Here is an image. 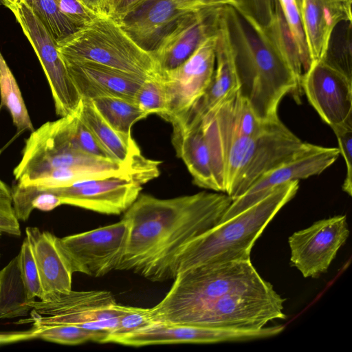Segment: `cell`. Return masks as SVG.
I'll list each match as a JSON object with an SVG mask.
<instances>
[{
    "mask_svg": "<svg viewBox=\"0 0 352 352\" xmlns=\"http://www.w3.org/2000/svg\"><path fill=\"white\" fill-rule=\"evenodd\" d=\"M232 201L223 192L202 191L170 199L140 194L124 213L131 230L116 270L132 271L151 281L169 279L177 253L217 226Z\"/></svg>",
    "mask_w": 352,
    "mask_h": 352,
    "instance_id": "cell-1",
    "label": "cell"
},
{
    "mask_svg": "<svg viewBox=\"0 0 352 352\" xmlns=\"http://www.w3.org/2000/svg\"><path fill=\"white\" fill-rule=\"evenodd\" d=\"M77 111L49 121L25 139L20 162L13 170L16 184L48 188L94 177L132 175L146 179V170L83 153L78 148L75 131Z\"/></svg>",
    "mask_w": 352,
    "mask_h": 352,
    "instance_id": "cell-2",
    "label": "cell"
},
{
    "mask_svg": "<svg viewBox=\"0 0 352 352\" xmlns=\"http://www.w3.org/2000/svg\"><path fill=\"white\" fill-rule=\"evenodd\" d=\"M219 192L232 200L263 174L293 155L304 142L280 120L252 136L234 133L212 109L201 116Z\"/></svg>",
    "mask_w": 352,
    "mask_h": 352,
    "instance_id": "cell-3",
    "label": "cell"
},
{
    "mask_svg": "<svg viewBox=\"0 0 352 352\" xmlns=\"http://www.w3.org/2000/svg\"><path fill=\"white\" fill-rule=\"evenodd\" d=\"M223 12L232 45L239 95L260 119H278L282 99L301 90L296 76L272 47L263 25L230 6L223 7Z\"/></svg>",
    "mask_w": 352,
    "mask_h": 352,
    "instance_id": "cell-4",
    "label": "cell"
},
{
    "mask_svg": "<svg viewBox=\"0 0 352 352\" xmlns=\"http://www.w3.org/2000/svg\"><path fill=\"white\" fill-rule=\"evenodd\" d=\"M298 189V180L284 184L254 206L187 243L171 262L169 279L201 265L250 261L256 239Z\"/></svg>",
    "mask_w": 352,
    "mask_h": 352,
    "instance_id": "cell-5",
    "label": "cell"
},
{
    "mask_svg": "<svg viewBox=\"0 0 352 352\" xmlns=\"http://www.w3.org/2000/svg\"><path fill=\"white\" fill-rule=\"evenodd\" d=\"M173 279L164 298L150 308L153 322L188 324L208 305L225 295L274 289L250 260L201 265L177 274Z\"/></svg>",
    "mask_w": 352,
    "mask_h": 352,
    "instance_id": "cell-6",
    "label": "cell"
},
{
    "mask_svg": "<svg viewBox=\"0 0 352 352\" xmlns=\"http://www.w3.org/2000/svg\"><path fill=\"white\" fill-rule=\"evenodd\" d=\"M57 48L65 58L97 63L144 79L160 76L152 52L109 15L95 17Z\"/></svg>",
    "mask_w": 352,
    "mask_h": 352,
    "instance_id": "cell-7",
    "label": "cell"
},
{
    "mask_svg": "<svg viewBox=\"0 0 352 352\" xmlns=\"http://www.w3.org/2000/svg\"><path fill=\"white\" fill-rule=\"evenodd\" d=\"M30 307V318L19 322L32 324L37 329L68 324L108 333L116 327L126 307L106 290H72L50 300H34Z\"/></svg>",
    "mask_w": 352,
    "mask_h": 352,
    "instance_id": "cell-8",
    "label": "cell"
},
{
    "mask_svg": "<svg viewBox=\"0 0 352 352\" xmlns=\"http://www.w3.org/2000/svg\"><path fill=\"white\" fill-rule=\"evenodd\" d=\"M7 8L14 14L41 64L52 91L56 113L60 117L75 113L81 97L52 37L22 0L9 4Z\"/></svg>",
    "mask_w": 352,
    "mask_h": 352,
    "instance_id": "cell-9",
    "label": "cell"
},
{
    "mask_svg": "<svg viewBox=\"0 0 352 352\" xmlns=\"http://www.w3.org/2000/svg\"><path fill=\"white\" fill-rule=\"evenodd\" d=\"M131 221L114 223L60 238L74 272L102 276L117 269L125 252Z\"/></svg>",
    "mask_w": 352,
    "mask_h": 352,
    "instance_id": "cell-10",
    "label": "cell"
},
{
    "mask_svg": "<svg viewBox=\"0 0 352 352\" xmlns=\"http://www.w3.org/2000/svg\"><path fill=\"white\" fill-rule=\"evenodd\" d=\"M339 154L337 148L304 142L289 159L263 174L242 195L232 200L219 223L254 206L284 184L320 174L336 161Z\"/></svg>",
    "mask_w": 352,
    "mask_h": 352,
    "instance_id": "cell-11",
    "label": "cell"
},
{
    "mask_svg": "<svg viewBox=\"0 0 352 352\" xmlns=\"http://www.w3.org/2000/svg\"><path fill=\"white\" fill-rule=\"evenodd\" d=\"M140 178L132 175H118L84 179L68 185L36 188L50 192L66 204L105 214L124 212L140 195Z\"/></svg>",
    "mask_w": 352,
    "mask_h": 352,
    "instance_id": "cell-12",
    "label": "cell"
},
{
    "mask_svg": "<svg viewBox=\"0 0 352 352\" xmlns=\"http://www.w3.org/2000/svg\"><path fill=\"white\" fill-rule=\"evenodd\" d=\"M283 325L259 329L216 328L190 324L153 322L117 339L114 343L130 346L170 344H211L248 341L276 336Z\"/></svg>",
    "mask_w": 352,
    "mask_h": 352,
    "instance_id": "cell-13",
    "label": "cell"
},
{
    "mask_svg": "<svg viewBox=\"0 0 352 352\" xmlns=\"http://www.w3.org/2000/svg\"><path fill=\"white\" fill-rule=\"evenodd\" d=\"M217 30V29H216ZM217 32L206 37L180 65L160 74L168 121L188 110L205 93L215 69Z\"/></svg>",
    "mask_w": 352,
    "mask_h": 352,
    "instance_id": "cell-14",
    "label": "cell"
},
{
    "mask_svg": "<svg viewBox=\"0 0 352 352\" xmlns=\"http://www.w3.org/2000/svg\"><path fill=\"white\" fill-rule=\"evenodd\" d=\"M349 230L346 215L319 220L289 237L290 262L305 278H316L327 271Z\"/></svg>",
    "mask_w": 352,
    "mask_h": 352,
    "instance_id": "cell-15",
    "label": "cell"
},
{
    "mask_svg": "<svg viewBox=\"0 0 352 352\" xmlns=\"http://www.w3.org/2000/svg\"><path fill=\"white\" fill-rule=\"evenodd\" d=\"M226 6V0H155L141 6L120 24L139 45L152 52L186 16Z\"/></svg>",
    "mask_w": 352,
    "mask_h": 352,
    "instance_id": "cell-16",
    "label": "cell"
},
{
    "mask_svg": "<svg viewBox=\"0 0 352 352\" xmlns=\"http://www.w3.org/2000/svg\"><path fill=\"white\" fill-rule=\"evenodd\" d=\"M311 106L331 127L352 121V80L323 60L313 63L300 82Z\"/></svg>",
    "mask_w": 352,
    "mask_h": 352,
    "instance_id": "cell-17",
    "label": "cell"
},
{
    "mask_svg": "<svg viewBox=\"0 0 352 352\" xmlns=\"http://www.w3.org/2000/svg\"><path fill=\"white\" fill-rule=\"evenodd\" d=\"M172 143L177 156L186 164L193 183L219 192L209 144L201 118L188 111L173 117Z\"/></svg>",
    "mask_w": 352,
    "mask_h": 352,
    "instance_id": "cell-18",
    "label": "cell"
},
{
    "mask_svg": "<svg viewBox=\"0 0 352 352\" xmlns=\"http://www.w3.org/2000/svg\"><path fill=\"white\" fill-rule=\"evenodd\" d=\"M221 8L186 16L162 38L151 52L160 74L183 63L206 37L216 32Z\"/></svg>",
    "mask_w": 352,
    "mask_h": 352,
    "instance_id": "cell-19",
    "label": "cell"
},
{
    "mask_svg": "<svg viewBox=\"0 0 352 352\" xmlns=\"http://www.w3.org/2000/svg\"><path fill=\"white\" fill-rule=\"evenodd\" d=\"M42 289L41 300H50L72 289L74 273L60 238L36 227L25 228Z\"/></svg>",
    "mask_w": 352,
    "mask_h": 352,
    "instance_id": "cell-20",
    "label": "cell"
},
{
    "mask_svg": "<svg viewBox=\"0 0 352 352\" xmlns=\"http://www.w3.org/2000/svg\"><path fill=\"white\" fill-rule=\"evenodd\" d=\"M61 58L81 99L113 96L133 100L146 80L97 63Z\"/></svg>",
    "mask_w": 352,
    "mask_h": 352,
    "instance_id": "cell-21",
    "label": "cell"
},
{
    "mask_svg": "<svg viewBox=\"0 0 352 352\" xmlns=\"http://www.w3.org/2000/svg\"><path fill=\"white\" fill-rule=\"evenodd\" d=\"M352 0H302L298 5L311 64L323 59L336 28L351 22Z\"/></svg>",
    "mask_w": 352,
    "mask_h": 352,
    "instance_id": "cell-22",
    "label": "cell"
},
{
    "mask_svg": "<svg viewBox=\"0 0 352 352\" xmlns=\"http://www.w3.org/2000/svg\"><path fill=\"white\" fill-rule=\"evenodd\" d=\"M78 113L111 160L142 169H159L161 162L144 157L131 135L113 129L98 113L91 100L81 99Z\"/></svg>",
    "mask_w": 352,
    "mask_h": 352,
    "instance_id": "cell-23",
    "label": "cell"
},
{
    "mask_svg": "<svg viewBox=\"0 0 352 352\" xmlns=\"http://www.w3.org/2000/svg\"><path fill=\"white\" fill-rule=\"evenodd\" d=\"M29 300L22 277L17 254L0 270V319L27 316Z\"/></svg>",
    "mask_w": 352,
    "mask_h": 352,
    "instance_id": "cell-24",
    "label": "cell"
},
{
    "mask_svg": "<svg viewBox=\"0 0 352 352\" xmlns=\"http://www.w3.org/2000/svg\"><path fill=\"white\" fill-rule=\"evenodd\" d=\"M263 29L272 47L292 69L300 85L301 80L308 69L277 0L275 10L267 23L263 25Z\"/></svg>",
    "mask_w": 352,
    "mask_h": 352,
    "instance_id": "cell-25",
    "label": "cell"
},
{
    "mask_svg": "<svg viewBox=\"0 0 352 352\" xmlns=\"http://www.w3.org/2000/svg\"><path fill=\"white\" fill-rule=\"evenodd\" d=\"M1 106L9 111L16 128L14 140L25 131L34 130L17 82L0 52Z\"/></svg>",
    "mask_w": 352,
    "mask_h": 352,
    "instance_id": "cell-26",
    "label": "cell"
},
{
    "mask_svg": "<svg viewBox=\"0 0 352 352\" xmlns=\"http://www.w3.org/2000/svg\"><path fill=\"white\" fill-rule=\"evenodd\" d=\"M104 120L113 129L131 135L132 126L147 116L133 100L119 97H100L91 100Z\"/></svg>",
    "mask_w": 352,
    "mask_h": 352,
    "instance_id": "cell-27",
    "label": "cell"
},
{
    "mask_svg": "<svg viewBox=\"0 0 352 352\" xmlns=\"http://www.w3.org/2000/svg\"><path fill=\"white\" fill-rule=\"evenodd\" d=\"M48 31L56 46L79 28L60 10L54 0H22Z\"/></svg>",
    "mask_w": 352,
    "mask_h": 352,
    "instance_id": "cell-28",
    "label": "cell"
},
{
    "mask_svg": "<svg viewBox=\"0 0 352 352\" xmlns=\"http://www.w3.org/2000/svg\"><path fill=\"white\" fill-rule=\"evenodd\" d=\"M36 329L38 338L66 345H78L87 342L104 343L108 335L107 332L68 324H55Z\"/></svg>",
    "mask_w": 352,
    "mask_h": 352,
    "instance_id": "cell-29",
    "label": "cell"
},
{
    "mask_svg": "<svg viewBox=\"0 0 352 352\" xmlns=\"http://www.w3.org/2000/svg\"><path fill=\"white\" fill-rule=\"evenodd\" d=\"M133 101L147 116L157 114L164 118L166 113V98L160 76L145 80L135 93Z\"/></svg>",
    "mask_w": 352,
    "mask_h": 352,
    "instance_id": "cell-30",
    "label": "cell"
},
{
    "mask_svg": "<svg viewBox=\"0 0 352 352\" xmlns=\"http://www.w3.org/2000/svg\"><path fill=\"white\" fill-rule=\"evenodd\" d=\"M153 322L150 308L126 306L116 327L109 332L104 343H114L120 337Z\"/></svg>",
    "mask_w": 352,
    "mask_h": 352,
    "instance_id": "cell-31",
    "label": "cell"
},
{
    "mask_svg": "<svg viewBox=\"0 0 352 352\" xmlns=\"http://www.w3.org/2000/svg\"><path fill=\"white\" fill-rule=\"evenodd\" d=\"M22 277L29 300L32 302L36 298H42L40 279L30 245L24 239L18 254Z\"/></svg>",
    "mask_w": 352,
    "mask_h": 352,
    "instance_id": "cell-32",
    "label": "cell"
},
{
    "mask_svg": "<svg viewBox=\"0 0 352 352\" xmlns=\"http://www.w3.org/2000/svg\"><path fill=\"white\" fill-rule=\"evenodd\" d=\"M283 16L307 69L311 65L302 30L297 0H277Z\"/></svg>",
    "mask_w": 352,
    "mask_h": 352,
    "instance_id": "cell-33",
    "label": "cell"
},
{
    "mask_svg": "<svg viewBox=\"0 0 352 352\" xmlns=\"http://www.w3.org/2000/svg\"><path fill=\"white\" fill-rule=\"evenodd\" d=\"M338 139L339 151L341 153L346 167V175L342 190L349 196L352 195V121L346 122L331 127Z\"/></svg>",
    "mask_w": 352,
    "mask_h": 352,
    "instance_id": "cell-34",
    "label": "cell"
},
{
    "mask_svg": "<svg viewBox=\"0 0 352 352\" xmlns=\"http://www.w3.org/2000/svg\"><path fill=\"white\" fill-rule=\"evenodd\" d=\"M228 5L251 15L265 25L275 10L276 0H226Z\"/></svg>",
    "mask_w": 352,
    "mask_h": 352,
    "instance_id": "cell-35",
    "label": "cell"
},
{
    "mask_svg": "<svg viewBox=\"0 0 352 352\" xmlns=\"http://www.w3.org/2000/svg\"><path fill=\"white\" fill-rule=\"evenodd\" d=\"M60 10L78 28L95 17L96 14L87 8L79 0H54Z\"/></svg>",
    "mask_w": 352,
    "mask_h": 352,
    "instance_id": "cell-36",
    "label": "cell"
},
{
    "mask_svg": "<svg viewBox=\"0 0 352 352\" xmlns=\"http://www.w3.org/2000/svg\"><path fill=\"white\" fill-rule=\"evenodd\" d=\"M3 234L20 236L21 229L12 201V197L0 193V236Z\"/></svg>",
    "mask_w": 352,
    "mask_h": 352,
    "instance_id": "cell-37",
    "label": "cell"
},
{
    "mask_svg": "<svg viewBox=\"0 0 352 352\" xmlns=\"http://www.w3.org/2000/svg\"><path fill=\"white\" fill-rule=\"evenodd\" d=\"M151 1L152 0H114L109 16L120 23L126 16Z\"/></svg>",
    "mask_w": 352,
    "mask_h": 352,
    "instance_id": "cell-38",
    "label": "cell"
},
{
    "mask_svg": "<svg viewBox=\"0 0 352 352\" xmlns=\"http://www.w3.org/2000/svg\"><path fill=\"white\" fill-rule=\"evenodd\" d=\"M87 8L98 16L109 15V9L105 0H79Z\"/></svg>",
    "mask_w": 352,
    "mask_h": 352,
    "instance_id": "cell-39",
    "label": "cell"
},
{
    "mask_svg": "<svg viewBox=\"0 0 352 352\" xmlns=\"http://www.w3.org/2000/svg\"><path fill=\"white\" fill-rule=\"evenodd\" d=\"M0 193L11 196V189L0 179ZM12 197V196H11Z\"/></svg>",
    "mask_w": 352,
    "mask_h": 352,
    "instance_id": "cell-40",
    "label": "cell"
},
{
    "mask_svg": "<svg viewBox=\"0 0 352 352\" xmlns=\"http://www.w3.org/2000/svg\"><path fill=\"white\" fill-rule=\"evenodd\" d=\"M20 0H3V6L7 7L9 4L16 3Z\"/></svg>",
    "mask_w": 352,
    "mask_h": 352,
    "instance_id": "cell-41",
    "label": "cell"
},
{
    "mask_svg": "<svg viewBox=\"0 0 352 352\" xmlns=\"http://www.w3.org/2000/svg\"><path fill=\"white\" fill-rule=\"evenodd\" d=\"M105 1H106V3H107L108 9H109V14L110 8H111V5H112L113 2L114 1V0H105Z\"/></svg>",
    "mask_w": 352,
    "mask_h": 352,
    "instance_id": "cell-42",
    "label": "cell"
},
{
    "mask_svg": "<svg viewBox=\"0 0 352 352\" xmlns=\"http://www.w3.org/2000/svg\"><path fill=\"white\" fill-rule=\"evenodd\" d=\"M3 5V0H0V6Z\"/></svg>",
    "mask_w": 352,
    "mask_h": 352,
    "instance_id": "cell-43",
    "label": "cell"
},
{
    "mask_svg": "<svg viewBox=\"0 0 352 352\" xmlns=\"http://www.w3.org/2000/svg\"><path fill=\"white\" fill-rule=\"evenodd\" d=\"M302 0H297L298 3L301 1Z\"/></svg>",
    "mask_w": 352,
    "mask_h": 352,
    "instance_id": "cell-44",
    "label": "cell"
},
{
    "mask_svg": "<svg viewBox=\"0 0 352 352\" xmlns=\"http://www.w3.org/2000/svg\"><path fill=\"white\" fill-rule=\"evenodd\" d=\"M0 257H1V254H0Z\"/></svg>",
    "mask_w": 352,
    "mask_h": 352,
    "instance_id": "cell-45",
    "label": "cell"
}]
</instances>
